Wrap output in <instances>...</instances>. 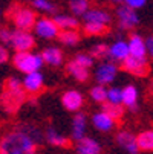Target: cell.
<instances>
[{
  "instance_id": "cell-13",
  "label": "cell",
  "mask_w": 153,
  "mask_h": 154,
  "mask_svg": "<svg viewBox=\"0 0 153 154\" xmlns=\"http://www.w3.org/2000/svg\"><path fill=\"white\" fill-rule=\"evenodd\" d=\"M17 131H20V133H23L25 136H28L31 140H34L37 145L43 140V133L40 131V128L34 124H29V122H23L20 124L17 127Z\"/></svg>"
},
{
  "instance_id": "cell-20",
  "label": "cell",
  "mask_w": 153,
  "mask_h": 154,
  "mask_svg": "<svg viewBox=\"0 0 153 154\" xmlns=\"http://www.w3.org/2000/svg\"><path fill=\"white\" fill-rule=\"evenodd\" d=\"M41 58L45 63H48L51 66H58L63 61V52L58 48H48V49L43 51Z\"/></svg>"
},
{
  "instance_id": "cell-16",
  "label": "cell",
  "mask_w": 153,
  "mask_h": 154,
  "mask_svg": "<svg viewBox=\"0 0 153 154\" xmlns=\"http://www.w3.org/2000/svg\"><path fill=\"white\" fill-rule=\"evenodd\" d=\"M66 70L77 79V81H86L87 78H89V70H87V67H84V66H81L77 60L74 61H69L68 66H66Z\"/></svg>"
},
{
  "instance_id": "cell-14",
  "label": "cell",
  "mask_w": 153,
  "mask_h": 154,
  "mask_svg": "<svg viewBox=\"0 0 153 154\" xmlns=\"http://www.w3.org/2000/svg\"><path fill=\"white\" fill-rule=\"evenodd\" d=\"M41 84H43V76L35 70V72H31V73H26V78L23 81V87L25 90L29 92V93H35L41 89Z\"/></svg>"
},
{
  "instance_id": "cell-40",
  "label": "cell",
  "mask_w": 153,
  "mask_h": 154,
  "mask_svg": "<svg viewBox=\"0 0 153 154\" xmlns=\"http://www.w3.org/2000/svg\"><path fill=\"white\" fill-rule=\"evenodd\" d=\"M150 89H151V90H153V82H151V87H150Z\"/></svg>"
},
{
  "instance_id": "cell-10",
  "label": "cell",
  "mask_w": 153,
  "mask_h": 154,
  "mask_svg": "<svg viewBox=\"0 0 153 154\" xmlns=\"http://www.w3.org/2000/svg\"><path fill=\"white\" fill-rule=\"evenodd\" d=\"M116 142L130 154H138V151H139V148L136 145V137L132 133H129V131H120L116 136Z\"/></svg>"
},
{
  "instance_id": "cell-11",
  "label": "cell",
  "mask_w": 153,
  "mask_h": 154,
  "mask_svg": "<svg viewBox=\"0 0 153 154\" xmlns=\"http://www.w3.org/2000/svg\"><path fill=\"white\" fill-rule=\"evenodd\" d=\"M101 146L91 137H81L77 140V154H100Z\"/></svg>"
},
{
  "instance_id": "cell-8",
  "label": "cell",
  "mask_w": 153,
  "mask_h": 154,
  "mask_svg": "<svg viewBox=\"0 0 153 154\" xmlns=\"http://www.w3.org/2000/svg\"><path fill=\"white\" fill-rule=\"evenodd\" d=\"M58 25L55 23L54 20L49 18H41L35 23V31L40 37L43 38H54L58 35Z\"/></svg>"
},
{
  "instance_id": "cell-6",
  "label": "cell",
  "mask_w": 153,
  "mask_h": 154,
  "mask_svg": "<svg viewBox=\"0 0 153 154\" xmlns=\"http://www.w3.org/2000/svg\"><path fill=\"white\" fill-rule=\"evenodd\" d=\"M35 40L31 34H28L26 31H14L12 37H11V46L15 49V52H23V51H29L31 48H34Z\"/></svg>"
},
{
  "instance_id": "cell-17",
  "label": "cell",
  "mask_w": 153,
  "mask_h": 154,
  "mask_svg": "<svg viewBox=\"0 0 153 154\" xmlns=\"http://www.w3.org/2000/svg\"><path fill=\"white\" fill-rule=\"evenodd\" d=\"M138 92L133 85H127L123 89V104H126L132 112H136L138 110Z\"/></svg>"
},
{
  "instance_id": "cell-31",
  "label": "cell",
  "mask_w": 153,
  "mask_h": 154,
  "mask_svg": "<svg viewBox=\"0 0 153 154\" xmlns=\"http://www.w3.org/2000/svg\"><path fill=\"white\" fill-rule=\"evenodd\" d=\"M107 99L115 104H121L123 102V90L116 89V87H112L110 90H107Z\"/></svg>"
},
{
  "instance_id": "cell-32",
  "label": "cell",
  "mask_w": 153,
  "mask_h": 154,
  "mask_svg": "<svg viewBox=\"0 0 153 154\" xmlns=\"http://www.w3.org/2000/svg\"><path fill=\"white\" fill-rule=\"evenodd\" d=\"M32 6L43 9V11H48V12H54L57 9V6H54L51 2H48V0H32Z\"/></svg>"
},
{
  "instance_id": "cell-15",
  "label": "cell",
  "mask_w": 153,
  "mask_h": 154,
  "mask_svg": "<svg viewBox=\"0 0 153 154\" xmlns=\"http://www.w3.org/2000/svg\"><path fill=\"white\" fill-rule=\"evenodd\" d=\"M145 52H147V48H145V43L144 40L133 34L130 37V41H129V55H133V57H145Z\"/></svg>"
},
{
  "instance_id": "cell-2",
  "label": "cell",
  "mask_w": 153,
  "mask_h": 154,
  "mask_svg": "<svg viewBox=\"0 0 153 154\" xmlns=\"http://www.w3.org/2000/svg\"><path fill=\"white\" fill-rule=\"evenodd\" d=\"M37 143L20 131H12L0 140V154H35Z\"/></svg>"
},
{
  "instance_id": "cell-24",
  "label": "cell",
  "mask_w": 153,
  "mask_h": 154,
  "mask_svg": "<svg viewBox=\"0 0 153 154\" xmlns=\"http://www.w3.org/2000/svg\"><path fill=\"white\" fill-rule=\"evenodd\" d=\"M84 128H86V116L83 113L75 115L74 122H72V136L75 140H78L84 136Z\"/></svg>"
},
{
  "instance_id": "cell-28",
  "label": "cell",
  "mask_w": 153,
  "mask_h": 154,
  "mask_svg": "<svg viewBox=\"0 0 153 154\" xmlns=\"http://www.w3.org/2000/svg\"><path fill=\"white\" fill-rule=\"evenodd\" d=\"M54 21L58 25L60 29H75L78 26L77 18L69 17V15H55Z\"/></svg>"
},
{
  "instance_id": "cell-29",
  "label": "cell",
  "mask_w": 153,
  "mask_h": 154,
  "mask_svg": "<svg viewBox=\"0 0 153 154\" xmlns=\"http://www.w3.org/2000/svg\"><path fill=\"white\" fill-rule=\"evenodd\" d=\"M69 6L75 15H83L89 8V0H71Z\"/></svg>"
},
{
  "instance_id": "cell-39",
  "label": "cell",
  "mask_w": 153,
  "mask_h": 154,
  "mask_svg": "<svg viewBox=\"0 0 153 154\" xmlns=\"http://www.w3.org/2000/svg\"><path fill=\"white\" fill-rule=\"evenodd\" d=\"M110 2H113V3H118V2H121V0H110Z\"/></svg>"
},
{
  "instance_id": "cell-19",
  "label": "cell",
  "mask_w": 153,
  "mask_h": 154,
  "mask_svg": "<svg viewBox=\"0 0 153 154\" xmlns=\"http://www.w3.org/2000/svg\"><path fill=\"white\" fill-rule=\"evenodd\" d=\"M46 140L51 145H54V146H61V148H69L71 146V140L68 137L58 134L54 128H48L46 130Z\"/></svg>"
},
{
  "instance_id": "cell-21",
  "label": "cell",
  "mask_w": 153,
  "mask_h": 154,
  "mask_svg": "<svg viewBox=\"0 0 153 154\" xmlns=\"http://www.w3.org/2000/svg\"><path fill=\"white\" fill-rule=\"evenodd\" d=\"M83 18L86 21H97V23H106L109 25L110 23V15L104 11L100 9H92V11H86L83 14Z\"/></svg>"
},
{
  "instance_id": "cell-4",
  "label": "cell",
  "mask_w": 153,
  "mask_h": 154,
  "mask_svg": "<svg viewBox=\"0 0 153 154\" xmlns=\"http://www.w3.org/2000/svg\"><path fill=\"white\" fill-rule=\"evenodd\" d=\"M14 66L23 73H31V72H35L41 67L43 64V58L41 55H32L29 54L28 51H23V52H17L14 55Z\"/></svg>"
},
{
  "instance_id": "cell-9",
  "label": "cell",
  "mask_w": 153,
  "mask_h": 154,
  "mask_svg": "<svg viewBox=\"0 0 153 154\" xmlns=\"http://www.w3.org/2000/svg\"><path fill=\"white\" fill-rule=\"evenodd\" d=\"M61 102H63L66 110H69V112H77V110L83 105V95L77 90H69L63 95Z\"/></svg>"
},
{
  "instance_id": "cell-25",
  "label": "cell",
  "mask_w": 153,
  "mask_h": 154,
  "mask_svg": "<svg viewBox=\"0 0 153 154\" xmlns=\"http://www.w3.org/2000/svg\"><path fill=\"white\" fill-rule=\"evenodd\" d=\"M84 32L87 35H104L109 32V26L106 23H97V21H86Z\"/></svg>"
},
{
  "instance_id": "cell-36",
  "label": "cell",
  "mask_w": 153,
  "mask_h": 154,
  "mask_svg": "<svg viewBox=\"0 0 153 154\" xmlns=\"http://www.w3.org/2000/svg\"><path fill=\"white\" fill-rule=\"evenodd\" d=\"M126 2V5L127 6H130V8H141V6H144L145 5V0H124Z\"/></svg>"
},
{
  "instance_id": "cell-22",
  "label": "cell",
  "mask_w": 153,
  "mask_h": 154,
  "mask_svg": "<svg viewBox=\"0 0 153 154\" xmlns=\"http://www.w3.org/2000/svg\"><path fill=\"white\" fill-rule=\"evenodd\" d=\"M94 125L100 130V131H109L113 127V118H110L107 113L100 112L94 116Z\"/></svg>"
},
{
  "instance_id": "cell-3",
  "label": "cell",
  "mask_w": 153,
  "mask_h": 154,
  "mask_svg": "<svg viewBox=\"0 0 153 154\" xmlns=\"http://www.w3.org/2000/svg\"><path fill=\"white\" fill-rule=\"evenodd\" d=\"M5 15L12 20V23L17 26V29L21 31H31L35 25L37 14L31 9L20 3H11V6L5 11Z\"/></svg>"
},
{
  "instance_id": "cell-33",
  "label": "cell",
  "mask_w": 153,
  "mask_h": 154,
  "mask_svg": "<svg viewBox=\"0 0 153 154\" xmlns=\"http://www.w3.org/2000/svg\"><path fill=\"white\" fill-rule=\"evenodd\" d=\"M92 55L95 58H104L109 55V48L106 45H97L92 48Z\"/></svg>"
},
{
  "instance_id": "cell-37",
  "label": "cell",
  "mask_w": 153,
  "mask_h": 154,
  "mask_svg": "<svg viewBox=\"0 0 153 154\" xmlns=\"http://www.w3.org/2000/svg\"><path fill=\"white\" fill-rule=\"evenodd\" d=\"M6 61H8V51L0 46V64H3Z\"/></svg>"
},
{
  "instance_id": "cell-27",
  "label": "cell",
  "mask_w": 153,
  "mask_h": 154,
  "mask_svg": "<svg viewBox=\"0 0 153 154\" xmlns=\"http://www.w3.org/2000/svg\"><path fill=\"white\" fill-rule=\"evenodd\" d=\"M103 112L107 113L113 119H120L124 115V108L121 107V104H115V102H106L103 104Z\"/></svg>"
},
{
  "instance_id": "cell-12",
  "label": "cell",
  "mask_w": 153,
  "mask_h": 154,
  "mask_svg": "<svg viewBox=\"0 0 153 154\" xmlns=\"http://www.w3.org/2000/svg\"><path fill=\"white\" fill-rule=\"evenodd\" d=\"M115 75H116V66L112 63H103L97 70V81L100 84H107L113 81Z\"/></svg>"
},
{
  "instance_id": "cell-30",
  "label": "cell",
  "mask_w": 153,
  "mask_h": 154,
  "mask_svg": "<svg viewBox=\"0 0 153 154\" xmlns=\"http://www.w3.org/2000/svg\"><path fill=\"white\" fill-rule=\"evenodd\" d=\"M91 96L94 101L97 102H104L107 99V90L104 89V85L100 84V85H95L92 87V90H91Z\"/></svg>"
},
{
  "instance_id": "cell-23",
  "label": "cell",
  "mask_w": 153,
  "mask_h": 154,
  "mask_svg": "<svg viewBox=\"0 0 153 154\" xmlns=\"http://www.w3.org/2000/svg\"><path fill=\"white\" fill-rule=\"evenodd\" d=\"M136 145L141 151H153V131L147 130L136 136Z\"/></svg>"
},
{
  "instance_id": "cell-35",
  "label": "cell",
  "mask_w": 153,
  "mask_h": 154,
  "mask_svg": "<svg viewBox=\"0 0 153 154\" xmlns=\"http://www.w3.org/2000/svg\"><path fill=\"white\" fill-rule=\"evenodd\" d=\"M11 37H12V32L9 29L0 26V41L6 43V45H11Z\"/></svg>"
},
{
  "instance_id": "cell-18",
  "label": "cell",
  "mask_w": 153,
  "mask_h": 154,
  "mask_svg": "<svg viewBox=\"0 0 153 154\" xmlns=\"http://www.w3.org/2000/svg\"><path fill=\"white\" fill-rule=\"evenodd\" d=\"M127 55H129V45H126L124 41H116L109 48V55L107 57L110 60L123 61Z\"/></svg>"
},
{
  "instance_id": "cell-1",
  "label": "cell",
  "mask_w": 153,
  "mask_h": 154,
  "mask_svg": "<svg viewBox=\"0 0 153 154\" xmlns=\"http://www.w3.org/2000/svg\"><path fill=\"white\" fill-rule=\"evenodd\" d=\"M3 92L0 95V108L9 115H15L26 99L25 87L17 78H8L2 84Z\"/></svg>"
},
{
  "instance_id": "cell-26",
  "label": "cell",
  "mask_w": 153,
  "mask_h": 154,
  "mask_svg": "<svg viewBox=\"0 0 153 154\" xmlns=\"http://www.w3.org/2000/svg\"><path fill=\"white\" fill-rule=\"evenodd\" d=\"M58 40L63 43V45H69V46H74L80 41V35L72 31V29H63L61 32H58Z\"/></svg>"
},
{
  "instance_id": "cell-5",
  "label": "cell",
  "mask_w": 153,
  "mask_h": 154,
  "mask_svg": "<svg viewBox=\"0 0 153 154\" xmlns=\"http://www.w3.org/2000/svg\"><path fill=\"white\" fill-rule=\"evenodd\" d=\"M123 67L129 73H132L135 76H145L150 72L148 67V61L145 57H133V55H127L123 60Z\"/></svg>"
},
{
  "instance_id": "cell-38",
  "label": "cell",
  "mask_w": 153,
  "mask_h": 154,
  "mask_svg": "<svg viewBox=\"0 0 153 154\" xmlns=\"http://www.w3.org/2000/svg\"><path fill=\"white\" fill-rule=\"evenodd\" d=\"M145 48H147L148 55H151V57H153V37H150V38L145 41Z\"/></svg>"
},
{
  "instance_id": "cell-34",
  "label": "cell",
  "mask_w": 153,
  "mask_h": 154,
  "mask_svg": "<svg viewBox=\"0 0 153 154\" xmlns=\"http://www.w3.org/2000/svg\"><path fill=\"white\" fill-rule=\"evenodd\" d=\"M75 60H77L81 66L87 67V69H89L91 66H92V63H94V58H92V57H89V55H84V54H78V55L75 57Z\"/></svg>"
},
{
  "instance_id": "cell-41",
  "label": "cell",
  "mask_w": 153,
  "mask_h": 154,
  "mask_svg": "<svg viewBox=\"0 0 153 154\" xmlns=\"http://www.w3.org/2000/svg\"><path fill=\"white\" fill-rule=\"evenodd\" d=\"M0 87H2V85H0Z\"/></svg>"
},
{
  "instance_id": "cell-7",
  "label": "cell",
  "mask_w": 153,
  "mask_h": 154,
  "mask_svg": "<svg viewBox=\"0 0 153 154\" xmlns=\"http://www.w3.org/2000/svg\"><path fill=\"white\" fill-rule=\"evenodd\" d=\"M118 18H120V26L123 29H132L138 25V15L130 6H121L118 8Z\"/></svg>"
}]
</instances>
